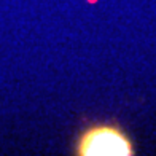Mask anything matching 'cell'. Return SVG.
I'll list each match as a JSON object with an SVG mask.
<instances>
[{
    "label": "cell",
    "mask_w": 156,
    "mask_h": 156,
    "mask_svg": "<svg viewBox=\"0 0 156 156\" xmlns=\"http://www.w3.org/2000/svg\"><path fill=\"white\" fill-rule=\"evenodd\" d=\"M78 153L83 156H129L132 144L124 134L112 126L89 129L80 140Z\"/></svg>",
    "instance_id": "obj_1"
}]
</instances>
